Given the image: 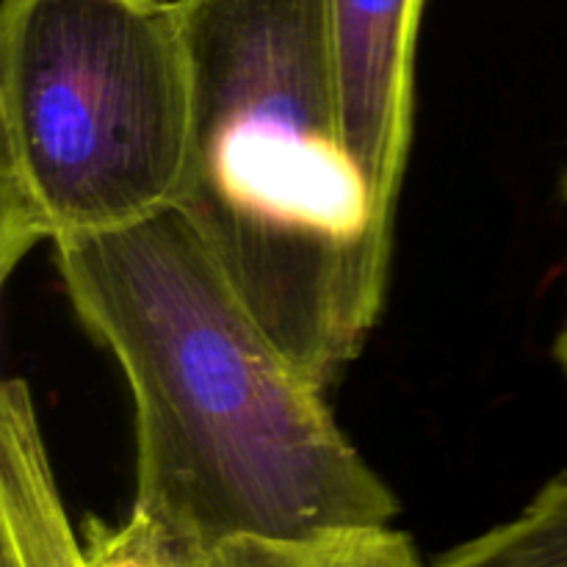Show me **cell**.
I'll list each match as a JSON object with an SVG mask.
<instances>
[{"label":"cell","mask_w":567,"mask_h":567,"mask_svg":"<svg viewBox=\"0 0 567 567\" xmlns=\"http://www.w3.org/2000/svg\"><path fill=\"white\" fill-rule=\"evenodd\" d=\"M221 567H426L413 540L393 526L336 532L316 540H230L219 546Z\"/></svg>","instance_id":"6"},{"label":"cell","mask_w":567,"mask_h":567,"mask_svg":"<svg viewBox=\"0 0 567 567\" xmlns=\"http://www.w3.org/2000/svg\"><path fill=\"white\" fill-rule=\"evenodd\" d=\"M343 138L396 205L413 131V61L424 0H327Z\"/></svg>","instance_id":"4"},{"label":"cell","mask_w":567,"mask_h":567,"mask_svg":"<svg viewBox=\"0 0 567 567\" xmlns=\"http://www.w3.org/2000/svg\"><path fill=\"white\" fill-rule=\"evenodd\" d=\"M426 567H567V474L548 482L513 520Z\"/></svg>","instance_id":"5"},{"label":"cell","mask_w":567,"mask_h":567,"mask_svg":"<svg viewBox=\"0 0 567 567\" xmlns=\"http://www.w3.org/2000/svg\"><path fill=\"white\" fill-rule=\"evenodd\" d=\"M81 543L86 567H221L219 548L181 540L138 509L116 526L86 518Z\"/></svg>","instance_id":"7"},{"label":"cell","mask_w":567,"mask_h":567,"mask_svg":"<svg viewBox=\"0 0 567 567\" xmlns=\"http://www.w3.org/2000/svg\"><path fill=\"white\" fill-rule=\"evenodd\" d=\"M557 358H559V363L567 369V321H565L563 336H559V341H557Z\"/></svg>","instance_id":"8"},{"label":"cell","mask_w":567,"mask_h":567,"mask_svg":"<svg viewBox=\"0 0 567 567\" xmlns=\"http://www.w3.org/2000/svg\"><path fill=\"white\" fill-rule=\"evenodd\" d=\"M55 264L131 385L133 509L199 548L391 526V487L175 205L61 238Z\"/></svg>","instance_id":"1"},{"label":"cell","mask_w":567,"mask_h":567,"mask_svg":"<svg viewBox=\"0 0 567 567\" xmlns=\"http://www.w3.org/2000/svg\"><path fill=\"white\" fill-rule=\"evenodd\" d=\"M192 138L175 208L321 391L385 305L393 210L343 138L327 0H177Z\"/></svg>","instance_id":"2"},{"label":"cell","mask_w":567,"mask_h":567,"mask_svg":"<svg viewBox=\"0 0 567 567\" xmlns=\"http://www.w3.org/2000/svg\"><path fill=\"white\" fill-rule=\"evenodd\" d=\"M188 138L177 0H3L0 277L37 244L169 208Z\"/></svg>","instance_id":"3"}]
</instances>
